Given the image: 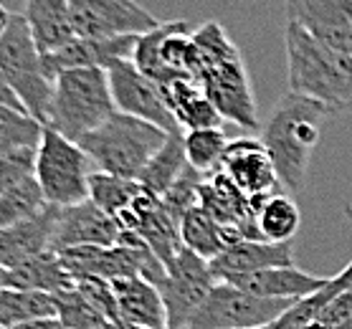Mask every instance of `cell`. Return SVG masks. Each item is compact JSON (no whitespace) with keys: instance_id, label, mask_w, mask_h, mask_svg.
Segmentation results:
<instances>
[{"instance_id":"52a82bcc","label":"cell","mask_w":352,"mask_h":329,"mask_svg":"<svg viewBox=\"0 0 352 329\" xmlns=\"http://www.w3.org/2000/svg\"><path fill=\"white\" fill-rule=\"evenodd\" d=\"M94 162L79 142L46 127L36 150V180L46 195L48 205L66 208L89 201V180Z\"/></svg>"},{"instance_id":"f1b7e54d","label":"cell","mask_w":352,"mask_h":329,"mask_svg":"<svg viewBox=\"0 0 352 329\" xmlns=\"http://www.w3.org/2000/svg\"><path fill=\"white\" fill-rule=\"evenodd\" d=\"M48 208L46 195L41 190L36 175L18 183L6 193H0V231H6L10 225L23 223L28 218L38 216Z\"/></svg>"},{"instance_id":"603a6c76","label":"cell","mask_w":352,"mask_h":329,"mask_svg":"<svg viewBox=\"0 0 352 329\" xmlns=\"http://www.w3.org/2000/svg\"><path fill=\"white\" fill-rule=\"evenodd\" d=\"M185 132H173L168 135V142L155 152V157L147 162V168L140 175V185L144 193L155 198H165L170 188L183 177L188 170V155H185Z\"/></svg>"},{"instance_id":"d590c367","label":"cell","mask_w":352,"mask_h":329,"mask_svg":"<svg viewBox=\"0 0 352 329\" xmlns=\"http://www.w3.org/2000/svg\"><path fill=\"white\" fill-rule=\"evenodd\" d=\"M3 286H8V269L0 266V289H3Z\"/></svg>"},{"instance_id":"e575fe53","label":"cell","mask_w":352,"mask_h":329,"mask_svg":"<svg viewBox=\"0 0 352 329\" xmlns=\"http://www.w3.org/2000/svg\"><path fill=\"white\" fill-rule=\"evenodd\" d=\"M10 16H13V13H8V8H6V5L0 3V38H3V33L8 31Z\"/></svg>"},{"instance_id":"1f68e13d","label":"cell","mask_w":352,"mask_h":329,"mask_svg":"<svg viewBox=\"0 0 352 329\" xmlns=\"http://www.w3.org/2000/svg\"><path fill=\"white\" fill-rule=\"evenodd\" d=\"M36 150L38 147H25L0 155V193L36 175Z\"/></svg>"},{"instance_id":"277c9868","label":"cell","mask_w":352,"mask_h":329,"mask_svg":"<svg viewBox=\"0 0 352 329\" xmlns=\"http://www.w3.org/2000/svg\"><path fill=\"white\" fill-rule=\"evenodd\" d=\"M168 142V132L150 122L114 112L109 120L79 139L99 172L140 180L147 162Z\"/></svg>"},{"instance_id":"cb8c5ba5","label":"cell","mask_w":352,"mask_h":329,"mask_svg":"<svg viewBox=\"0 0 352 329\" xmlns=\"http://www.w3.org/2000/svg\"><path fill=\"white\" fill-rule=\"evenodd\" d=\"M251 205L256 210V220L261 236L266 241L289 243L302 225V213L296 203L284 193H269L251 198Z\"/></svg>"},{"instance_id":"f546056e","label":"cell","mask_w":352,"mask_h":329,"mask_svg":"<svg viewBox=\"0 0 352 329\" xmlns=\"http://www.w3.org/2000/svg\"><path fill=\"white\" fill-rule=\"evenodd\" d=\"M46 124L38 122L33 114L16 109V106L0 104V155L38 147Z\"/></svg>"},{"instance_id":"ffe728a7","label":"cell","mask_w":352,"mask_h":329,"mask_svg":"<svg viewBox=\"0 0 352 329\" xmlns=\"http://www.w3.org/2000/svg\"><path fill=\"white\" fill-rule=\"evenodd\" d=\"M160 91L165 102H168L170 112L175 114L177 124L183 132L190 129H208L221 127V114L203 91L198 81L190 76H175V79L160 84Z\"/></svg>"},{"instance_id":"484cf974","label":"cell","mask_w":352,"mask_h":329,"mask_svg":"<svg viewBox=\"0 0 352 329\" xmlns=\"http://www.w3.org/2000/svg\"><path fill=\"white\" fill-rule=\"evenodd\" d=\"M180 241L185 249H190L192 253H198L206 261H213L228 249L223 228L200 203L192 205L180 220Z\"/></svg>"},{"instance_id":"8fae6325","label":"cell","mask_w":352,"mask_h":329,"mask_svg":"<svg viewBox=\"0 0 352 329\" xmlns=\"http://www.w3.org/2000/svg\"><path fill=\"white\" fill-rule=\"evenodd\" d=\"M109 87H112L117 112L150 122L155 127L165 129L168 135L183 132L162 97L160 84L140 71L135 61H120L114 69H109Z\"/></svg>"},{"instance_id":"7a4b0ae2","label":"cell","mask_w":352,"mask_h":329,"mask_svg":"<svg viewBox=\"0 0 352 329\" xmlns=\"http://www.w3.org/2000/svg\"><path fill=\"white\" fill-rule=\"evenodd\" d=\"M332 114L335 112L320 102L289 91L261 129V142L272 157L276 177L292 193L305 188L309 160L322 137V124Z\"/></svg>"},{"instance_id":"4316f807","label":"cell","mask_w":352,"mask_h":329,"mask_svg":"<svg viewBox=\"0 0 352 329\" xmlns=\"http://www.w3.org/2000/svg\"><path fill=\"white\" fill-rule=\"evenodd\" d=\"M142 193L144 188L140 185V180L109 175V172H99V170H94V175L89 180V201L117 220L135 205V201Z\"/></svg>"},{"instance_id":"5bb4252c","label":"cell","mask_w":352,"mask_h":329,"mask_svg":"<svg viewBox=\"0 0 352 329\" xmlns=\"http://www.w3.org/2000/svg\"><path fill=\"white\" fill-rule=\"evenodd\" d=\"M137 36H112V38H84L76 36L58 51L43 54L46 71L56 79L69 69H114L120 61H132Z\"/></svg>"},{"instance_id":"4fadbf2b","label":"cell","mask_w":352,"mask_h":329,"mask_svg":"<svg viewBox=\"0 0 352 329\" xmlns=\"http://www.w3.org/2000/svg\"><path fill=\"white\" fill-rule=\"evenodd\" d=\"M122 223L107 216L91 201L56 208L54 225V251L76 249V246H117L122 236Z\"/></svg>"},{"instance_id":"d4e9b609","label":"cell","mask_w":352,"mask_h":329,"mask_svg":"<svg viewBox=\"0 0 352 329\" xmlns=\"http://www.w3.org/2000/svg\"><path fill=\"white\" fill-rule=\"evenodd\" d=\"M43 317H58L56 294L16 289V286L0 289V327L10 329L25 321L43 319Z\"/></svg>"},{"instance_id":"e0dca14e","label":"cell","mask_w":352,"mask_h":329,"mask_svg":"<svg viewBox=\"0 0 352 329\" xmlns=\"http://www.w3.org/2000/svg\"><path fill=\"white\" fill-rule=\"evenodd\" d=\"M120 319L137 329H170L168 309L160 289L142 276H124L112 281Z\"/></svg>"},{"instance_id":"44dd1931","label":"cell","mask_w":352,"mask_h":329,"mask_svg":"<svg viewBox=\"0 0 352 329\" xmlns=\"http://www.w3.org/2000/svg\"><path fill=\"white\" fill-rule=\"evenodd\" d=\"M25 21L41 54H51L76 38L69 0H25Z\"/></svg>"},{"instance_id":"6da1fadb","label":"cell","mask_w":352,"mask_h":329,"mask_svg":"<svg viewBox=\"0 0 352 329\" xmlns=\"http://www.w3.org/2000/svg\"><path fill=\"white\" fill-rule=\"evenodd\" d=\"M192 41L198 49L195 81L208 94L218 114L241 127L256 129V97H254L251 79H248L239 46L233 43L231 36L218 21L198 25L192 31Z\"/></svg>"},{"instance_id":"ba28073f","label":"cell","mask_w":352,"mask_h":329,"mask_svg":"<svg viewBox=\"0 0 352 329\" xmlns=\"http://www.w3.org/2000/svg\"><path fill=\"white\" fill-rule=\"evenodd\" d=\"M294 304V299L254 297L228 281H216L188 329H258L276 321Z\"/></svg>"},{"instance_id":"d6986e66","label":"cell","mask_w":352,"mask_h":329,"mask_svg":"<svg viewBox=\"0 0 352 329\" xmlns=\"http://www.w3.org/2000/svg\"><path fill=\"white\" fill-rule=\"evenodd\" d=\"M274 266H294V251L292 241L274 243V241H236L210 261L213 276L218 281L233 273H251Z\"/></svg>"},{"instance_id":"d6a6232c","label":"cell","mask_w":352,"mask_h":329,"mask_svg":"<svg viewBox=\"0 0 352 329\" xmlns=\"http://www.w3.org/2000/svg\"><path fill=\"white\" fill-rule=\"evenodd\" d=\"M10 329H66V324L58 317H43V319L25 321V324H18V327H10Z\"/></svg>"},{"instance_id":"7c38bea8","label":"cell","mask_w":352,"mask_h":329,"mask_svg":"<svg viewBox=\"0 0 352 329\" xmlns=\"http://www.w3.org/2000/svg\"><path fill=\"white\" fill-rule=\"evenodd\" d=\"M287 21L352 56V0H287Z\"/></svg>"},{"instance_id":"8992f818","label":"cell","mask_w":352,"mask_h":329,"mask_svg":"<svg viewBox=\"0 0 352 329\" xmlns=\"http://www.w3.org/2000/svg\"><path fill=\"white\" fill-rule=\"evenodd\" d=\"M0 71L25 112L46 124L56 79L46 71L43 54L33 41L31 25L23 13L10 16L8 31L0 38Z\"/></svg>"},{"instance_id":"836d02e7","label":"cell","mask_w":352,"mask_h":329,"mask_svg":"<svg viewBox=\"0 0 352 329\" xmlns=\"http://www.w3.org/2000/svg\"><path fill=\"white\" fill-rule=\"evenodd\" d=\"M0 104L6 106H16V109H23V104H21V99L16 97V91L8 87V81H6V76H3V71H0ZM25 112V109H23Z\"/></svg>"},{"instance_id":"7402d4cb","label":"cell","mask_w":352,"mask_h":329,"mask_svg":"<svg viewBox=\"0 0 352 329\" xmlns=\"http://www.w3.org/2000/svg\"><path fill=\"white\" fill-rule=\"evenodd\" d=\"M74 284L76 281L56 251H43L38 256L28 258L25 264L8 269V286H16V289L61 294V291L72 289Z\"/></svg>"},{"instance_id":"5b68a950","label":"cell","mask_w":352,"mask_h":329,"mask_svg":"<svg viewBox=\"0 0 352 329\" xmlns=\"http://www.w3.org/2000/svg\"><path fill=\"white\" fill-rule=\"evenodd\" d=\"M117 112L104 69H69L56 76L46 127L79 142Z\"/></svg>"},{"instance_id":"8d00e7d4","label":"cell","mask_w":352,"mask_h":329,"mask_svg":"<svg viewBox=\"0 0 352 329\" xmlns=\"http://www.w3.org/2000/svg\"><path fill=\"white\" fill-rule=\"evenodd\" d=\"M344 216L350 218V223H352V205H344Z\"/></svg>"},{"instance_id":"ac0fdd59","label":"cell","mask_w":352,"mask_h":329,"mask_svg":"<svg viewBox=\"0 0 352 329\" xmlns=\"http://www.w3.org/2000/svg\"><path fill=\"white\" fill-rule=\"evenodd\" d=\"M54 225L56 205H48L38 216L0 231V266L16 269L43 251H54Z\"/></svg>"},{"instance_id":"3957f363","label":"cell","mask_w":352,"mask_h":329,"mask_svg":"<svg viewBox=\"0 0 352 329\" xmlns=\"http://www.w3.org/2000/svg\"><path fill=\"white\" fill-rule=\"evenodd\" d=\"M289 91L324 104L332 112L352 109V56L329 49L327 43L289 23L284 28Z\"/></svg>"},{"instance_id":"4dcf8cb0","label":"cell","mask_w":352,"mask_h":329,"mask_svg":"<svg viewBox=\"0 0 352 329\" xmlns=\"http://www.w3.org/2000/svg\"><path fill=\"white\" fill-rule=\"evenodd\" d=\"M56 304H58V319L64 321L66 329H99L104 327L107 321H112L107 319L104 314H102V309L76 284H74L72 289L56 294Z\"/></svg>"},{"instance_id":"30bf717a","label":"cell","mask_w":352,"mask_h":329,"mask_svg":"<svg viewBox=\"0 0 352 329\" xmlns=\"http://www.w3.org/2000/svg\"><path fill=\"white\" fill-rule=\"evenodd\" d=\"M76 36L112 38L142 36L160 25V21L137 0H69Z\"/></svg>"},{"instance_id":"74e56055","label":"cell","mask_w":352,"mask_h":329,"mask_svg":"<svg viewBox=\"0 0 352 329\" xmlns=\"http://www.w3.org/2000/svg\"><path fill=\"white\" fill-rule=\"evenodd\" d=\"M0 329H6V327H0Z\"/></svg>"},{"instance_id":"83f0119b","label":"cell","mask_w":352,"mask_h":329,"mask_svg":"<svg viewBox=\"0 0 352 329\" xmlns=\"http://www.w3.org/2000/svg\"><path fill=\"white\" fill-rule=\"evenodd\" d=\"M185 155H188V165L198 170L200 175H216L223 168V157L228 150V137L221 127L208 129H190L185 132Z\"/></svg>"},{"instance_id":"2e32d148","label":"cell","mask_w":352,"mask_h":329,"mask_svg":"<svg viewBox=\"0 0 352 329\" xmlns=\"http://www.w3.org/2000/svg\"><path fill=\"white\" fill-rule=\"evenodd\" d=\"M221 281H228L254 297L299 302V299L320 291L329 281V276H314V273L302 271L299 266H274V269H261V271L251 273H233Z\"/></svg>"},{"instance_id":"9a60e30c","label":"cell","mask_w":352,"mask_h":329,"mask_svg":"<svg viewBox=\"0 0 352 329\" xmlns=\"http://www.w3.org/2000/svg\"><path fill=\"white\" fill-rule=\"evenodd\" d=\"M221 172H226L251 198L279 193L276 188L281 183L279 177H276L274 162L269 157V152H266L261 139H248V137H243V139L231 142L228 150H226Z\"/></svg>"},{"instance_id":"9c48e42d","label":"cell","mask_w":352,"mask_h":329,"mask_svg":"<svg viewBox=\"0 0 352 329\" xmlns=\"http://www.w3.org/2000/svg\"><path fill=\"white\" fill-rule=\"evenodd\" d=\"M216 276L210 269V261L200 258L190 249H185L168 266V273L162 276L157 289L162 294L165 309H168L170 329H188L192 317L198 314L203 302L208 299L210 289L216 286Z\"/></svg>"}]
</instances>
